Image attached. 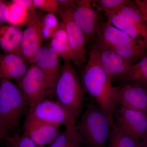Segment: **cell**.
Masks as SVG:
<instances>
[{
  "label": "cell",
  "mask_w": 147,
  "mask_h": 147,
  "mask_svg": "<svg viewBox=\"0 0 147 147\" xmlns=\"http://www.w3.org/2000/svg\"><path fill=\"white\" fill-rule=\"evenodd\" d=\"M82 85L85 92L93 98L108 117L111 127L117 108L116 87L100 65L98 51L95 45L92 47L89 59L82 74Z\"/></svg>",
  "instance_id": "obj_1"
},
{
  "label": "cell",
  "mask_w": 147,
  "mask_h": 147,
  "mask_svg": "<svg viewBox=\"0 0 147 147\" xmlns=\"http://www.w3.org/2000/svg\"><path fill=\"white\" fill-rule=\"evenodd\" d=\"M96 35V44L113 50L130 63L147 54L146 42L132 38L109 21L101 25Z\"/></svg>",
  "instance_id": "obj_2"
},
{
  "label": "cell",
  "mask_w": 147,
  "mask_h": 147,
  "mask_svg": "<svg viewBox=\"0 0 147 147\" xmlns=\"http://www.w3.org/2000/svg\"><path fill=\"white\" fill-rule=\"evenodd\" d=\"M75 127L90 147H105L111 131L107 116L95 100L89 102Z\"/></svg>",
  "instance_id": "obj_3"
},
{
  "label": "cell",
  "mask_w": 147,
  "mask_h": 147,
  "mask_svg": "<svg viewBox=\"0 0 147 147\" xmlns=\"http://www.w3.org/2000/svg\"><path fill=\"white\" fill-rule=\"evenodd\" d=\"M28 105L18 86L10 80L0 81V120L7 136L19 125L20 119Z\"/></svg>",
  "instance_id": "obj_4"
},
{
  "label": "cell",
  "mask_w": 147,
  "mask_h": 147,
  "mask_svg": "<svg viewBox=\"0 0 147 147\" xmlns=\"http://www.w3.org/2000/svg\"><path fill=\"white\" fill-rule=\"evenodd\" d=\"M85 92L71 61L64 62L54 92L56 101L80 115Z\"/></svg>",
  "instance_id": "obj_5"
},
{
  "label": "cell",
  "mask_w": 147,
  "mask_h": 147,
  "mask_svg": "<svg viewBox=\"0 0 147 147\" xmlns=\"http://www.w3.org/2000/svg\"><path fill=\"white\" fill-rule=\"evenodd\" d=\"M79 115L59 103L45 99L30 108L27 117L35 119L49 124L60 127L75 125Z\"/></svg>",
  "instance_id": "obj_6"
},
{
  "label": "cell",
  "mask_w": 147,
  "mask_h": 147,
  "mask_svg": "<svg viewBox=\"0 0 147 147\" xmlns=\"http://www.w3.org/2000/svg\"><path fill=\"white\" fill-rule=\"evenodd\" d=\"M17 82L30 108L47 98L48 90L47 79L34 63L31 65L24 76Z\"/></svg>",
  "instance_id": "obj_7"
},
{
  "label": "cell",
  "mask_w": 147,
  "mask_h": 147,
  "mask_svg": "<svg viewBox=\"0 0 147 147\" xmlns=\"http://www.w3.org/2000/svg\"><path fill=\"white\" fill-rule=\"evenodd\" d=\"M43 16L40 11L29 12L26 28L23 31L21 45L22 57L31 64L34 63L35 57L42 47L43 39L41 22Z\"/></svg>",
  "instance_id": "obj_8"
},
{
  "label": "cell",
  "mask_w": 147,
  "mask_h": 147,
  "mask_svg": "<svg viewBox=\"0 0 147 147\" xmlns=\"http://www.w3.org/2000/svg\"><path fill=\"white\" fill-rule=\"evenodd\" d=\"M75 9H60L59 15L65 27L69 43L73 55V62L76 65H83L86 61V40L84 34L74 20Z\"/></svg>",
  "instance_id": "obj_9"
},
{
  "label": "cell",
  "mask_w": 147,
  "mask_h": 147,
  "mask_svg": "<svg viewBox=\"0 0 147 147\" xmlns=\"http://www.w3.org/2000/svg\"><path fill=\"white\" fill-rule=\"evenodd\" d=\"M34 63L46 76L48 87L47 97L53 100L55 86L60 75L62 67L59 57L50 47H42L35 57Z\"/></svg>",
  "instance_id": "obj_10"
},
{
  "label": "cell",
  "mask_w": 147,
  "mask_h": 147,
  "mask_svg": "<svg viewBox=\"0 0 147 147\" xmlns=\"http://www.w3.org/2000/svg\"><path fill=\"white\" fill-rule=\"evenodd\" d=\"M116 103L120 107L147 113V88L128 82L116 87Z\"/></svg>",
  "instance_id": "obj_11"
},
{
  "label": "cell",
  "mask_w": 147,
  "mask_h": 147,
  "mask_svg": "<svg viewBox=\"0 0 147 147\" xmlns=\"http://www.w3.org/2000/svg\"><path fill=\"white\" fill-rule=\"evenodd\" d=\"M115 124L140 140L147 134V115L140 111L124 107L116 109Z\"/></svg>",
  "instance_id": "obj_12"
},
{
  "label": "cell",
  "mask_w": 147,
  "mask_h": 147,
  "mask_svg": "<svg viewBox=\"0 0 147 147\" xmlns=\"http://www.w3.org/2000/svg\"><path fill=\"white\" fill-rule=\"evenodd\" d=\"M76 3L73 19L82 31L87 42L97 34L101 26L99 22L100 17L93 7L92 1L76 0Z\"/></svg>",
  "instance_id": "obj_13"
},
{
  "label": "cell",
  "mask_w": 147,
  "mask_h": 147,
  "mask_svg": "<svg viewBox=\"0 0 147 147\" xmlns=\"http://www.w3.org/2000/svg\"><path fill=\"white\" fill-rule=\"evenodd\" d=\"M100 65L111 81L123 80L132 64L113 50L96 44Z\"/></svg>",
  "instance_id": "obj_14"
},
{
  "label": "cell",
  "mask_w": 147,
  "mask_h": 147,
  "mask_svg": "<svg viewBox=\"0 0 147 147\" xmlns=\"http://www.w3.org/2000/svg\"><path fill=\"white\" fill-rule=\"evenodd\" d=\"M24 126V134L40 146L50 144L61 132L60 127L29 118L26 119Z\"/></svg>",
  "instance_id": "obj_15"
},
{
  "label": "cell",
  "mask_w": 147,
  "mask_h": 147,
  "mask_svg": "<svg viewBox=\"0 0 147 147\" xmlns=\"http://www.w3.org/2000/svg\"><path fill=\"white\" fill-rule=\"evenodd\" d=\"M22 56L0 53V78L18 82L24 76L29 67Z\"/></svg>",
  "instance_id": "obj_16"
},
{
  "label": "cell",
  "mask_w": 147,
  "mask_h": 147,
  "mask_svg": "<svg viewBox=\"0 0 147 147\" xmlns=\"http://www.w3.org/2000/svg\"><path fill=\"white\" fill-rule=\"evenodd\" d=\"M23 31L19 27L0 24V47L6 54L22 56L21 45Z\"/></svg>",
  "instance_id": "obj_17"
},
{
  "label": "cell",
  "mask_w": 147,
  "mask_h": 147,
  "mask_svg": "<svg viewBox=\"0 0 147 147\" xmlns=\"http://www.w3.org/2000/svg\"><path fill=\"white\" fill-rule=\"evenodd\" d=\"M50 47L55 51L58 57L62 58L64 61L73 60L72 51L62 21L60 22L59 28L51 38Z\"/></svg>",
  "instance_id": "obj_18"
},
{
  "label": "cell",
  "mask_w": 147,
  "mask_h": 147,
  "mask_svg": "<svg viewBox=\"0 0 147 147\" xmlns=\"http://www.w3.org/2000/svg\"><path fill=\"white\" fill-rule=\"evenodd\" d=\"M65 127L48 147H81L84 140L76 129L75 125Z\"/></svg>",
  "instance_id": "obj_19"
},
{
  "label": "cell",
  "mask_w": 147,
  "mask_h": 147,
  "mask_svg": "<svg viewBox=\"0 0 147 147\" xmlns=\"http://www.w3.org/2000/svg\"><path fill=\"white\" fill-rule=\"evenodd\" d=\"M109 137V147H138L139 140L114 123Z\"/></svg>",
  "instance_id": "obj_20"
},
{
  "label": "cell",
  "mask_w": 147,
  "mask_h": 147,
  "mask_svg": "<svg viewBox=\"0 0 147 147\" xmlns=\"http://www.w3.org/2000/svg\"><path fill=\"white\" fill-rule=\"evenodd\" d=\"M123 81L147 88V54L135 64H132Z\"/></svg>",
  "instance_id": "obj_21"
},
{
  "label": "cell",
  "mask_w": 147,
  "mask_h": 147,
  "mask_svg": "<svg viewBox=\"0 0 147 147\" xmlns=\"http://www.w3.org/2000/svg\"><path fill=\"white\" fill-rule=\"evenodd\" d=\"M29 12L15 0L9 4L8 18L7 24L19 27L26 26L28 18Z\"/></svg>",
  "instance_id": "obj_22"
},
{
  "label": "cell",
  "mask_w": 147,
  "mask_h": 147,
  "mask_svg": "<svg viewBox=\"0 0 147 147\" xmlns=\"http://www.w3.org/2000/svg\"><path fill=\"white\" fill-rule=\"evenodd\" d=\"M60 22L58 21L56 14L46 13L42 16L41 22V32L43 40L52 38L59 27Z\"/></svg>",
  "instance_id": "obj_23"
},
{
  "label": "cell",
  "mask_w": 147,
  "mask_h": 147,
  "mask_svg": "<svg viewBox=\"0 0 147 147\" xmlns=\"http://www.w3.org/2000/svg\"><path fill=\"white\" fill-rule=\"evenodd\" d=\"M8 147H42L37 145L30 138L23 134L21 136L15 134L12 137L8 136L5 138Z\"/></svg>",
  "instance_id": "obj_24"
},
{
  "label": "cell",
  "mask_w": 147,
  "mask_h": 147,
  "mask_svg": "<svg viewBox=\"0 0 147 147\" xmlns=\"http://www.w3.org/2000/svg\"><path fill=\"white\" fill-rule=\"evenodd\" d=\"M129 1V0H98L94 1V2L98 9L103 11L106 14L113 12L116 9Z\"/></svg>",
  "instance_id": "obj_25"
},
{
  "label": "cell",
  "mask_w": 147,
  "mask_h": 147,
  "mask_svg": "<svg viewBox=\"0 0 147 147\" xmlns=\"http://www.w3.org/2000/svg\"><path fill=\"white\" fill-rule=\"evenodd\" d=\"M36 8L47 13L59 14L60 8L57 0H33Z\"/></svg>",
  "instance_id": "obj_26"
},
{
  "label": "cell",
  "mask_w": 147,
  "mask_h": 147,
  "mask_svg": "<svg viewBox=\"0 0 147 147\" xmlns=\"http://www.w3.org/2000/svg\"><path fill=\"white\" fill-rule=\"evenodd\" d=\"M9 2L0 0V24L7 23Z\"/></svg>",
  "instance_id": "obj_27"
},
{
  "label": "cell",
  "mask_w": 147,
  "mask_h": 147,
  "mask_svg": "<svg viewBox=\"0 0 147 147\" xmlns=\"http://www.w3.org/2000/svg\"><path fill=\"white\" fill-rule=\"evenodd\" d=\"M60 9H75L76 8V1L74 0H57Z\"/></svg>",
  "instance_id": "obj_28"
},
{
  "label": "cell",
  "mask_w": 147,
  "mask_h": 147,
  "mask_svg": "<svg viewBox=\"0 0 147 147\" xmlns=\"http://www.w3.org/2000/svg\"><path fill=\"white\" fill-rule=\"evenodd\" d=\"M17 3L25 7L29 12L36 11L33 0H15Z\"/></svg>",
  "instance_id": "obj_29"
},
{
  "label": "cell",
  "mask_w": 147,
  "mask_h": 147,
  "mask_svg": "<svg viewBox=\"0 0 147 147\" xmlns=\"http://www.w3.org/2000/svg\"><path fill=\"white\" fill-rule=\"evenodd\" d=\"M134 2L141 11L144 19L147 24V0H136Z\"/></svg>",
  "instance_id": "obj_30"
},
{
  "label": "cell",
  "mask_w": 147,
  "mask_h": 147,
  "mask_svg": "<svg viewBox=\"0 0 147 147\" xmlns=\"http://www.w3.org/2000/svg\"><path fill=\"white\" fill-rule=\"evenodd\" d=\"M138 147H147V134L139 141Z\"/></svg>",
  "instance_id": "obj_31"
},
{
  "label": "cell",
  "mask_w": 147,
  "mask_h": 147,
  "mask_svg": "<svg viewBox=\"0 0 147 147\" xmlns=\"http://www.w3.org/2000/svg\"><path fill=\"white\" fill-rule=\"evenodd\" d=\"M7 136L4 131L1 122V120H0V138H5Z\"/></svg>",
  "instance_id": "obj_32"
},
{
  "label": "cell",
  "mask_w": 147,
  "mask_h": 147,
  "mask_svg": "<svg viewBox=\"0 0 147 147\" xmlns=\"http://www.w3.org/2000/svg\"><path fill=\"white\" fill-rule=\"evenodd\" d=\"M1 78H0V81H1Z\"/></svg>",
  "instance_id": "obj_33"
},
{
  "label": "cell",
  "mask_w": 147,
  "mask_h": 147,
  "mask_svg": "<svg viewBox=\"0 0 147 147\" xmlns=\"http://www.w3.org/2000/svg\"></svg>",
  "instance_id": "obj_34"
},
{
  "label": "cell",
  "mask_w": 147,
  "mask_h": 147,
  "mask_svg": "<svg viewBox=\"0 0 147 147\" xmlns=\"http://www.w3.org/2000/svg\"><path fill=\"white\" fill-rule=\"evenodd\" d=\"M42 147H43V146H42Z\"/></svg>",
  "instance_id": "obj_35"
}]
</instances>
